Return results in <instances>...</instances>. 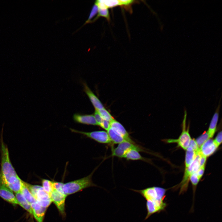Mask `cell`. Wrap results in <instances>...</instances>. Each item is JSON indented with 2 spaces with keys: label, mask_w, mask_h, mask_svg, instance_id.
I'll return each mask as SVG.
<instances>
[{
  "label": "cell",
  "mask_w": 222,
  "mask_h": 222,
  "mask_svg": "<svg viewBox=\"0 0 222 222\" xmlns=\"http://www.w3.org/2000/svg\"><path fill=\"white\" fill-rule=\"evenodd\" d=\"M1 168L0 181L15 193L21 191L22 180L19 177L10 162L7 146L1 138Z\"/></svg>",
  "instance_id": "6da1fadb"
},
{
  "label": "cell",
  "mask_w": 222,
  "mask_h": 222,
  "mask_svg": "<svg viewBox=\"0 0 222 222\" xmlns=\"http://www.w3.org/2000/svg\"><path fill=\"white\" fill-rule=\"evenodd\" d=\"M140 194L146 200V220L153 214L164 210L166 204L164 201L166 189L157 187H149L143 189H131Z\"/></svg>",
  "instance_id": "7a4b0ae2"
},
{
  "label": "cell",
  "mask_w": 222,
  "mask_h": 222,
  "mask_svg": "<svg viewBox=\"0 0 222 222\" xmlns=\"http://www.w3.org/2000/svg\"><path fill=\"white\" fill-rule=\"evenodd\" d=\"M92 172L89 175L80 179L64 183L63 190L67 196L84 189L93 186H96L92 182Z\"/></svg>",
  "instance_id": "3957f363"
},
{
  "label": "cell",
  "mask_w": 222,
  "mask_h": 222,
  "mask_svg": "<svg viewBox=\"0 0 222 222\" xmlns=\"http://www.w3.org/2000/svg\"><path fill=\"white\" fill-rule=\"evenodd\" d=\"M25 183L39 204L45 208L50 205L52 202L50 196L42 186Z\"/></svg>",
  "instance_id": "277c9868"
},
{
  "label": "cell",
  "mask_w": 222,
  "mask_h": 222,
  "mask_svg": "<svg viewBox=\"0 0 222 222\" xmlns=\"http://www.w3.org/2000/svg\"><path fill=\"white\" fill-rule=\"evenodd\" d=\"M199 158V155L197 152L196 157L193 161L188 167L185 168L183 180L179 185L180 188V194L183 193L187 191L190 176L196 173L200 168Z\"/></svg>",
  "instance_id": "5b68a950"
},
{
  "label": "cell",
  "mask_w": 222,
  "mask_h": 222,
  "mask_svg": "<svg viewBox=\"0 0 222 222\" xmlns=\"http://www.w3.org/2000/svg\"><path fill=\"white\" fill-rule=\"evenodd\" d=\"M187 116L186 111H184L182 131L178 139H169L167 140L169 143H177L178 146L186 150L191 139L189 132V128L186 129V121Z\"/></svg>",
  "instance_id": "8992f818"
},
{
  "label": "cell",
  "mask_w": 222,
  "mask_h": 222,
  "mask_svg": "<svg viewBox=\"0 0 222 222\" xmlns=\"http://www.w3.org/2000/svg\"><path fill=\"white\" fill-rule=\"evenodd\" d=\"M131 149H135L138 151H146L143 148L134 143L125 141L119 144L116 148L112 147L111 156L122 158L126 153Z\"/></svg>",
  "instance_id": "52a82bcc"
},
{
  "label": "cell",
  "mask_w": 222,
  "mask_h": 222,
  "mask_svg": "<svg viewBox=\"0 0 222 222\" xmlns=\"http://www.w3.org/2000/svg\"><path fill=\"white\" fill-rule=\"evenodd\" d=\"M71 131L85 135L96 141L104 144L111 143L107 132L105 131H96L91 132H85L70 129Z\"/></svg>",
  "instance_id": "ba28073f"
},
{
  "label": "cell",
  "mask_w": 222,
  "mask_h": 222,
  "mask_svg": "<svg viewBox=\"0 0 222 222\" xmlns=\"http://www.w3.org/2000/svg\"><path fill=\"white\" fill-rule=\"evenodd\" d=\"M50 196L52 202L55 204L60 213L64 216L65 213V201L67 196L64 194L54 189H53Z\"/></svg>",
  "instance_id": "9c48e42d"
},
{
  "label": "cell",
  "mask_w": 222,
  "mask_h": 222,
  "mask_svg": "<svg viewBox=\"0 0 222 222\" xmlns=\"http://www.w3.org/2000/svg\"><path fill=\"white\" fill-rule=\"evenodd\" d=\"M0 196L7 202L14 205L18 204L13 192L0 181Z\"/></svg>",
  "instance_id": "30bf717a"
},
{
  "label": "cell",
  "mask_w": 222,
  "mask_h": 222,
  "mask_svg": "<svg viewBox=\"0 0 222 222\" xmlns=\"http://www.w3.org/2000/svg\"><path fill=\"white\" fill-rule=\"evenodd\" d=\"M110 128L122 136L126 141L134 143L130 138L129 134L123 126L115 119L110 122Z\"/></svg>",
  "instance_id": "8fae6325"
},
{
  "label": "cell",
  "mask_w": 222,
  "mask_h": 222,
  "mask_svg": "<svg viewBox=\"0 0 222 222\" xmlns=\"http://www.w3.org/2000/svg\"><path fill=\"white\" fill-rule=\"evenodd\" d=\"M73 119L76 122L84 124L97 125L98 124L93 114H81L75 113Z\"/></svg>",
  "instance_id": "7c38bea8"
},
{
  "label": "cell",
  "mask_w": 222,
  "mask_h": 222,
  "mask_svg": "<svg viewBox=\"0 0 222 222\" xmlns=\"http://www.w3.org/2000/svg\"><path fill=\"white\" fill-rule=\"evenodd\" d=\"M84 91L86 93L95 109L98 110L104 108L101 102L90 89L87 84L84 83Z\"/></svg>",
  "instance_id": "4fadbf2b"
},
{
  "label": "cell",
  "mask_w": 222,
  "mask_h": 222,
  "mask_svg": "<svg viewBox=\"0 0 222 222\" xmlns=\"http://www.w3.org/2000/svg\"><path fill=\"white\" fill-rule=\"evenodd\" d=\"M217 147L213 140L210 138L201 146L199 148V151L201 154L207 157L212 154Z\"/></svg>",
  "instance_id": "5bb4252c"
},
{
  "label": "cell",
  "mask_w": 222,
  "mask_h": 222,
  "mask_svg": "<svg viewBox=\"0 0 222 222\" xmlns=\"http://www.w3.org/2000/svg\"><path fill=\"white\" fill-rule=\"evenodd\" d=\"M32 215L37 222H43L47 208L43 207L36 201L31 204Z\"/></svg>",
  "instance_id": "9a60e30c"
},
{
  "label": "cell",
  "mask_w": 222,
  "mask_h": 222,
  "mask_svg": "<svg viewBox=\"0 0 222 222\" xmlns=\"http://www.w3.org/2000/svg\"><path fill=\"white\" fill-rule=\"evenodd\" d=\"M220 106H218L213 115L208 131H207L210 138L213 137L216 130L217 123L219 118Z\"/></svg>",
  "instance_id": "2e32d148"
},
{
  "label": "cell",
  "mask_w": 222,
  "mask_h": 222,
  "mask_svg": "<svg viewBox=\"0 0 222 222\" xmlns=\"http://www.w3.org/2000/svg\"><path fill=\"white\" fill-rule=\"evenodd\" d=\"M15 196L18 202V205L32 215V211L31 205L24 197L21 191L15 193Z\"/></svg>",
  "instance_id": "e0dca14e"
},
{
  "label": "cell",
  "mask_w": 222,
  "mask_h": 222,
  "mask_svg": "<svg viewBox=\"0 0 222 222\" xmlns=\"http://www.w3.org/2000/svg\"><path fill=\"white\" fill-rule=\"evenodd\" d=\"M139 152L135 149L130 150L126 153L123 158L128 160H142L146 161V158L143 157Z\"/></svg>",
  "instance_id": "ac0fdd59"
},
{
  "label": "cell",
  "mask_w": 222,
  "mask_h": 222,
  "mask_svg": "<svg viewBox=\"0 0 222 222\" xmlns=\"http://www.w3.org/2000/svg\"><path fill=\"white\" fill-rule=\"evenodd\" d=\"M107 132L112 143L113 144H119L123 142L126 141L122 136L117 133L110 127L107 131Z\"/></svg>",
  "instance_id": "d6986e66"
},
{
  "label": "cell",
  "mask_w": 222,
  "mask_h": 222,
  "mask_svg": "<svg viewBox=\"0 0 222 222\" xmlns=\"http://www.w3.org/2000/svg\"><path fill=\"white\" fill-rule=\"evenodd\" d=\"M21 192L30 204L36 202V200L25 185V182L23 181Z\"/></svg>",
  "instance_id": "ffe728a7"
},
{
  "label": "cell",
  "mask_w": 222,
  "mask_h": 222,
  "mask_svg": "<svg viewBox=\"0 0 222 222\" xmlns=\"http://www.w3.org/2000/svg\"><path fill=\"white\" fill-rule=\"evenodd\" d=\"M185 158V168L188 167L195 158L197 152L193 150H186Z\"/></svg>",
  "instance_id": "44dd1931"
},
{
  "label": "cell",
  "mask_w": 222,
  "mask_h": 222,
  "mask_svg": "<svg viewBox=\"0 0 222 222\" xmlns=\"http://www.w3.org/2000/svg\"><path fill=\"white\" fill-rule=\"evenodd\" d=\"M42 187L44 190L50 195L53 190V182L49 180L43 179L42 180Z\"/></svg>",
  "instance_id": "7402d4cb"
},
{
  "label": "cell",
  "mask_w": 222,
  "mask_h": 222,
  "mask_svg": "<svg viewBox=\"0 0 222 222\" xmlns=\"http://www.w3.org/2000/svg\"><path fill=\"white\" fill-rule=\"evenodd\" d=\"M97 110L103 120L110 122L114 119L109 112L105 108Z\"/></svg>",
  "instance_id": "603a6c76"
},
{
  "label": "cell",
  "mask_w": 222,
  "mask_h": 222,
  "mask_svg": "<svg viewBox=\"0 0 222 222\" xmlns=\"http://www.w3.org/2000/svg\"><path fill=\"white\" fill-rule=\"evenodd\" d=\"M210 138L208 132H205L198 138L195 141L198 147L199 148L205 142Z\"/></svg>",
  "instance_id": "cb8c5ba5"
},
{
  "label": "cell",
  "mask_w": 222,
  "mask_h": 222,
  "mask_svg": "<svg viewBox=\"0 0 222 222\" xmlns=\"http://www.w3.org/2000/svg\"><path fill=\"white\" fill-rule=\"evenodd\" d=\"M98 14L96 17L93 20V22L95 21L99 17H103L106 18L109 21L110 20V17L109 10L108 9H100L98 8Z\"/></svg>",
  "instance_id": "d4e9b609"
},
{
  "label": "cell",
  "mask_w": 222,
  "mask_h": 222,
  "mask_svg": "<svg viewBox=\"0 0 222 222\" xmlns=\"http://www.w3.org/2000/svg\"><path fill=\"white\" fill-rule=\"evenodd\" d=\"M101 1L105 5L106 7L112 8L118 5H120L119 0H102Z\"/></svg>",
  "instance_id": "484cf974"
},
{
  "label": "cell",
  "mask_w": 222,
  "mask_h": 222,
  "mask_svg": "<svg viewBox=\"0 0 222 222\" xmlns=\"http://www.w3.org/2000/svg\"><path fill=\"white\" fill-rule=\"evenodd\" d=\"M98 11V8L97 5L95 4L92 8L88 18L84 24L90 22L91 19L96 15Z\"/></svg>",
  "instance_id": "4316f807"
},
{
  "label": "cell",
  "mask_w": 222,
  "mask_h": 222,
  "mask_svg": "<svg viewBox=\"0 0 222 222\" xmlns=\"http://www.w3.org/2000/svg\"><path fill=\"white\" fill-rule=\"evenodd\" d=\"M189 179L192 185L195 187L198 184L200 179L198 177L196 173H195L190 176Z\"/></svg>",
  "instance_id": "83f0119b"
},
{
  "label": "cell",
  "mask_w": 222,
  "mask_h": 222,
  "mask_svg": "<svg viewBox=\"0 0 222 222\" xmlns=\"http://www.w3.org/2000/svg\"><path fill=\"white\" fill-rule=\"evenodd\" d=\"M53 189L64 194L63 190L64 183L61 182H53Z\"/></svg>",
  "instance_id": "f1b7e54d"
},
{
  "label": "cell",
  "mask_w": 222,
  "mask_h": 222,
  "mask_svg": "<svg viewBox=\"0 0 222 222\" xmlns=\"http://www.w3.org/2000/svg\"><path fill=\"white\" fill-rule=\"evenodd\" d=\"M188 147L191 148L193 150L196 152L199 150V148L198 147L195 140L194 139H191Z\"/></svg>",
  "instance_id": "f546056e"
},
{
  "label": "cell",
  "mask_w": 222,
  "mask_h": 222,
  "mask_svg": "<svg viewBox=\"0 0 222 222\" xmlns=\"http://www.w3.org/2000/svg\"><path fill=\"white\" fill-rule=\"evenodd\" d=\"M99 126L107 131L110 127V122L107 121L103 120L99 124Z\"/></svg>",
  "instance_id": "4dcf8cb0"
},
{
  "label": "cell",
  "mask_w": 222,
  "mask_h": 222,
  "mask_svg": "<svg viewBox=\"0 0 222 222\" xmlns=\"http://www.w3.org/2000/svg\"><path fill=\"white\" fill-rule=\"evenodd\" d=\"M216 146L218 147L222 142V131L219 132L215 139L213 140Z\"/></svg>",
  "instance_id": "1f68e13d"
},
{
  "label": "cell",
  "mask_w": 222,
  "mask_h": 222,
  "mask_svg": "<svg viewBox=\"0 0 222 222\" xmlns=\"http://www.w3.org/2000/svg\"><path fill=\"white\" fill-rule=\"evenodd\" d=\"M93 115L98 124V125H99V124L101 123L103 119L102 118L99 113L97 110L95 109V111Z\"/></svg>",
  "instance_id": "d6a6232c"
},
{
  "label": "cell",
  "mask_w": 222,
  "mask_h": 222,
  "mask_svg": "<svg viewBox=\"0 0 222 222\" xmlns=\"http://www.w3.org/2000/svg\"><path fill=\"white\" fill-rule=\"evenodd\" d=\"M205 166H204L200 167L196 172V174L199 179H201L203 176Z\"/></svg>",
  "instance_id": "836d02e7"
},
{
  "label": "cell",
  "mask_w": 222,
  "mask_h": 222,
  "mask_svg": "<svg viewBox=\"0 0 222 222\" xmlns=\"http://www.w3.org/2000/svg\"><path fill=\"white\" fill-rule=\"evenodd\" d=\"M120 5L127 6L133 3L134 1L133 0H119Z\"/></svg>",
  "instance_id": "e575fe53"
}]
</instances>
